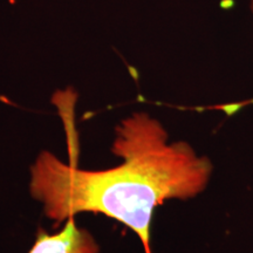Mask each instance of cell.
Segmentation results:
<instances>
[{
  "mask_svg": "<svg viewBox=\"0 0 253 253\" xmlns=\"http://www.w3.org/2000/svg\"><path fill=\"white\" fill-rule=\"evenodd\" d=\"M112 153L122 162L104 170L79 169L49 151L31 167L30 191L50 220L99 213L120 221L151 252L154 211L168 201H188L210 183L213 164L188 142L170 141L167 129L147 113H134L115 128Z\"/></svg>",
  "mask_w": 253,
  "mask_h": 253,
  "instance_id": "obj_1",
  "label": "cell"
},
{
  "mask_svg": "<svg viewBox=\"0 0 253 253\" xmlns=\"http://www.w3.org/2000/svg\"><path fill=\"white\" fill-rule=\"evenodd\" d=\"M96 240L87 229L79 227L74 217L55 235L39 230L34 245L28 253H99Z\"/></svg>",
  "mask_w": 253,
  "mask_h": 253,
  "instance_id": "obj_2",
  "label": "cell"
},
{
  "mask_svg": "<svg viewBox=\"0 0 253 253\" xmlns=\"http://www.w3.org/2000/svg\"><path fill=\"white\" fill-rule=\"evenodd\" d=\"M250 8H251V12L253 13V0H251V4H250Z\"/></svg>",
  "mask_w": 253,
  "mask_h": 253,
  "instance_id": "obj_3",
  "label": "cell"
}]
</instances>
